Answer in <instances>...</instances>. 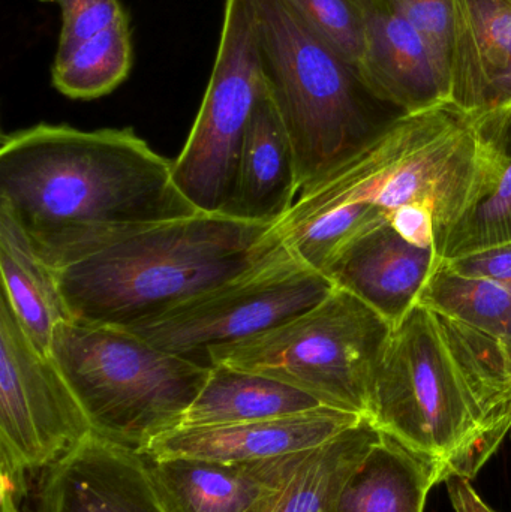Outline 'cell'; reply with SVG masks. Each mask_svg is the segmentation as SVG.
I'll return each mask as SVG.
<instances>
[{"label": "cell", "mask_w": 511, "mask_h": 512, "mask_svg": "<svg viewBox=\"0 0 511 512\" xmlns=\"http://www.w3.org/2000/svg\"><path fill=\"white\" fill-rule=\"evenodd\" d=\"M0 206L53 270L203 213L177 189L173 162L134 129L47 123L3 135Z\"/></svg>", "instance_id": "6da1fadb"}, {"label": "cell", "mask_w": 511, "mask_h": 512, "mask_svg": "<svg viewBox=\"0 0 511 512\" xmlns=\"http://www.w3.org/2000/svg\"><path fill=\"white\" fill-rule=\"evenodd\" d=\"M483 153L474 117L452 102L402 114L297 195L276 224L285 248L326 274L398 210L422 206L437 222V254L479 197Z\"/></svg>", "instance_id": "7a4b0ae2"}, {"label": "cell", "mask_w": 511, "mask_h": 512, "mask_svg": "<svg viewBox=\"0 0 511 512\" xmlns=\"http://www.w3.org/2000/svg\"><path fill=\"white\" fill-rule=\"evenodd\" d=\"M366 418L447 478L473 480L511 430L506 343L416 303L390 333Z\"/></svg>", "instance_id": "3957f363"}, {"label": "cell", "mask_w": 511, "mask_h": 512, "mask_svg": "<svg viewBox=\"0 0 511 512\" xmlns=\"http://www.w3.org/2000/svg\"><path fill=\"white\" fill-rule=\"evenodd\" d=\"M282 245L276 224L198 213L53 271L72 321L129 328L245 273Z\"/></svg>", "instance_id": "277c9868"}, {"label": "cell", "mask_w": 511, "mask_h": 512, "mask_svg": "<svg viewBox=\"0 0 511 512\" xmlns=\"http://www.w3.org/2000/svg\"><path fill=\"white\" fill-rule=\"evenodd\" d=\"M254 8L261 75L293 144L300 194L405 113L381 101L288 0Z\"/></svg>", "instance_id": "5b68a950"}, {"label": "cell", "mask_w": 511, "mask_h": 512, "mask_svg": "<svg viewBox=\"0 0 511 512\" xmlns=\"http://www.w3.org/2000/svg\"><path fill=\"white\" fill-rule=\"evenodd\" d=\"M51 357L83 408L93 435L144 453L182 426L210 367L108 325H57Z\"/></svg>", "instance_id": "8992f818"}, {"label": "cell", "mask_w": 511, "mask_h": 512, "mask_svg": "<svg viewBox=\"0 0 511 512\" xmlns=\"http://www.w3.org/2000/svg\"><path fill=\"white\" fill-rule=\"evenodd\" d=\"M393 327L335 286L321 303L257 336L210 351V364L258 373L323 406L366 417L369 388Z\"/></svg>", "instance_id": "52a82bcc"}, {"label": "cell", "mask_w": 511, "mask_h": 512, "mask_svg": "<svg viewBox=\"0 0 511 512\" xmlns=\"http://www.w3.org/2000/svg\"><path fill=\"white\" fill-rule=\"evenodd\" d=\"M335 283L285 245L245 273L125 330L162 351L210 367V351L272 330L312 309Z\"/></svg>", "instance_id": "ba28073f"}, {"label": "cell", "mask_w": 511, "mask_h": 512, "mask_svg": "<svg viewBox=\"0 0 511 512\" xmlns=\"http://www.w3.org/2000/svg\"><path fill=\"white\" fill-rule=\"evenodd\" d=\"M264 89L254 0H225L209 86L173 179L203 213H221L233 194L246 129Z\"/></svg>", "instance_id": "9c48e42d"}, {"label": "cell", "mask_w": 511, "mask_h": 512, "mask_svg": "<svg viewBox=\"0 0 511 512\" xmlns=\"http://www.w3.org/2000/svg\"><path fill=\"white\" fill-rule=\"evenodd\" d=\"M93 430L51 355L30 342L0 300V456L26 471L50 468Z\"/></svg>", "instance_id": "30bf717a"}, {"label": "cell", "mask_w": 511, "mask_h": 512, "mask_svg": "<svg viewBox=\"0 0 511 512\" xmlns=\"http://www.w3.org/2000/svg\"><path fill=\"white\" fill-rule=\"evenodd\" d=\"M36 512H168L143 454L90 435L44 469Z\"/></svg>", "instance_id": "8fae6325"}, {"label": "cell", "mask_w": 511, "mask_h": 512, "mask_svg": "<svg viewBox=\"0 0 511 512\" xmlns=\"http://www.w3.org/2000/svg\"><path fill=\"white\" fill-rule=\"evenodd\" d=\"M308 451L240 463L141 454L168 512H266Z\"/></svg>", "instance_id": "7c38bea8"}, {"label": "cell", "mask_w": 511, "mask_h": 512, "mask_svg": "<svg viewBox=\"0 0 511 512\" xmlns=\"http://www.w3.org/2000/svg\"><path fill=\"white\" fill-rule=\"evenodd\" d=\"M362 415L320 406L311 411L251 423L179 427L156 439L143 454L155 459L191 457L240 463L312 450L356 426Z\"/></svg>", "instance_id": "4fadbf2b"}, {"label": "cell", "mask_w": 511, "mask_h": 512, "mask_svg": "<svg viewBox=\"0 0 511 512\" xmlns=\"http://www.w3.org/2000/svg\"><path fill=\"white\" fill-rule=\"evenodd\" d=\"M365 51L360 72L372 92L410 114L450 102V81L431 48L390 0H360Z\"/></svg>", "instance_id": "5bb4252c"}, {"label": "cell", "mask_w": 511, "mask_h": 512, "mask_svg": "<svg viewBox=\"0 0 511 512\" xmlns=\"http://www.w3.org/2000/svg\"><path fill=\"white\" fill-rule=\"evenodd\" d=\"M450 102L477 117L511 102V0H455Z\"/></svg>", "instance_id": "9a60e30c"}, {"label": "cell", "mask_w": 511, "mask_h": 512, "mask_svg": "<svg viewBox=\"0 0 511 512\" xmlns=\"http://www.w3.org/2000/svg\"><path fill=\"white\" fill-rule=\"evenodd\" d=\"M437 259V249L408 242L389 224L348 246L326 276L396 327L416 306Z\"/></svg>", "instance_id": "2e32d148"}, {"label": "cell", "mask_w": 511, "mask_h": 512, "mask_svg": "<svg viewBox=\"0 0 511 512\" xmlns=\"http://www.w3.org/2000/svg\"><path fill=\"white\" fill-rule=\"evenodd\" d=\"M299 195L296 158L266 84L246 129L233 194L219 215L278 224Z\"/></svg>", "instance_id": "e0dca14e"}, {"label": "cell", "mask_w": 511, "mask_h": 512, "mask_svg": "<svg viewBox=\"0 0 511 512\" xmlns=\"http://www.w3.org/2000/svg\"><path fill=\"white\" fill-rule=\"evenodd\" d=\"M483 153L479 197L447 234L438 259L511 242V102L474 117Z\"/></svg>", "instance_id": "ac0fdd59"}, {"label": "cell", "mask_w": 511, "mask_h": 512, "mask_svg": "<svg viewBox=\"0 0 511 512\" xmlns=\"http://www.w3.org/2000/svg\"><path fill=\"white\" fill-rule=\"evenodd\" d=\"M2 294L41 354L50 355L54 330L72 321L53 268L38 255L23 228L0 206Z\"/></svg>", "instance_id": "d6986e66"}, {"label": "cell", "mask_w": 511, "mask_h": 512, "mask_svg": "<svg viewBox=\"0 0 511 512\" xmlns=\"http://www.w3.org/2000/svg\"><path fill=\"white\" fill-rule=\"evenodd\" d=\"M446 478L434 460L381 435L351 475L338 512H423L432 487Z\"/></svg>", "instance_id": "ffe728a7"}, {"label": "cell", "mask_w": 511, "mask_h": 512, "mask_svg": "<svg viewBox=\"0 0 511 512\" xmlns=\"http://www.w3.org/2000/svg\"><path fill=\"white\" fill-rule=\"evenodd\" d=\"M305 391L258 373L213 366L180 427L225 426L287 417L320 408Z\"/></svg>", "instance_id": "44dd1931"}, {"label": "cell", "mask_w": 511, "mask_h": 512, "mask_svg": "<svg viewBox=\"0 0 511 512\" xmlns=\"http://www.w3.org/2000/svg\"><path fill=\"white\" fill-rule=\"evenodd\" d=\"M381 435L365 417L356 426L309 450L266 512H338L351 475Z\"/></svg>", "instance_id": "7402d4cb"}, {"label": "cell", "mask_w": 511, "mask_h": 512, "mask_svg": "<svg viewBox=\"0 0 511 512\" xmlns=\"http://www.w3.org/2000/svg\"><path fill=\"white\" fill-rule=\"evenodd\" d=\"M132 32L128 12L104 32L54 57V87L71 99L101 98L116 90L132 68Z\"/></svg>", "instance_id": "603a6c76"}, {"label": "cell", "mask_w": 511, "mask_h": 512, "mask_svg": "<svg viewBox=\"0 0 511 512\" xmlns=\"http://www.w3.org/2000/svg\"><path fill=\"white\" fill-rule=\"evenodd\" d=\"M417 303L495 339H511V286L452 270L437 259Z\"/></svg>", "instance_id": "cb8c5ba5"}, {"label": "cell", "mask_w": 511, "mask_h": 512, "mask_svg": "<svg viewBox=\"0 0 511 512\" xmlns=\"http://www.w3.org/2000/svg\"><path fill=\"white\" fill-rule=\"evenodd\" d=\"M288 2L321 41L360 69L365 51V12L360 0Z\"/></svg>", "instance_id": "d4e9b609"}, {"label": "cell", "mask_w": 511, "mask_h": 512, "mask_svg": "<svg viewBox=\"0 0 511 512\" xmlns=\"http://www.w3.org/2000/svg\"><path fill=\"white\" fill-rule=\"evenodd\" d=\"M399 14L419 32L450 81L455 0H390Z\"/></svg>", "instance_id": "484cf974"}, {"label": "cell", "mask_w": 511, "mask_h": 512, "mask_svg": "<svg viewBox=\"0 0 511 512\" xmlns=\"http://www.w3.org/2000/svg\"><path fill=\"white\" fill-rule=\"evenodd\" d=\"M54 3L62 11V27L56 54L93 38L126 14L119 0H39Z\"/></svg>", "instance_id": "4316f807"}, {"label": "cell", "mask_w": 511, "mask_h": 512, "mask_svg": "<svg viewBox=\"0 0 511 512\" xmlns=\"http://www.w3.org/2000/svg\"><path fill=\"white\" fill-rule=\"evenodd\" d=\"M441 261L458 273L511 286V242Z\"/></svg>", "instance_id": "83f0119b"}, {"label": "cell", "mask_w": 511, "mask_h": 512, "mask_svg": "<svg viewBox=\"0 0 511 512\" xmlns=\"http://www.w3.org/2000/svg\"><path fill=\"white\" fill-rule=\"evenodd\" d=\"M392 227L414 245L437 249V222L431 210L410 206L393 215Z\"/></svg>", "instance_id": "f1b7e54d"}, {"label": "cell", "mask_w": 511, "mask_h": 512, "mask_svg": "<svg viewBox=\"0 0 511 512\" xmlns=\"http://www.w3.org/2000/svg\"><path fill=\"white\" fill-rule=\"evenodd\" d=\"M444 483L447 484V492L455 512H495L480 499L467 478L450 475Z\"/></svg>", "instance_id": "f546056e"}, {"label": "cell", "mask_w": 511, "mask_h": 512, "mask_svg": "<svg viewBox=\"0 0 511 512\" xmlns=\"http://www.w3.org/2000/svg\"><path fill=\"white\" fill-rule=\"evenodd\" d=\"M0 499H2V512H20V501L8 490L0 489Z\"/></svg>", "instance_id": "4dcf8cb0"}, {"label": "cell", "mask_w": 511, "mask_h": 512, "mask_svg": "<svg viewBox=\"0 0 511 512\" xmlns=\"http://www.w3.org/2000/svg\"><path fill=\"white\" fill-rule=\"evenodd\" d=\"M504 343H506L507 360H509V366L511 370V339L509 340V342Z\"/></svg>", "instance_id": "1f68e13d"}]
</instances>
